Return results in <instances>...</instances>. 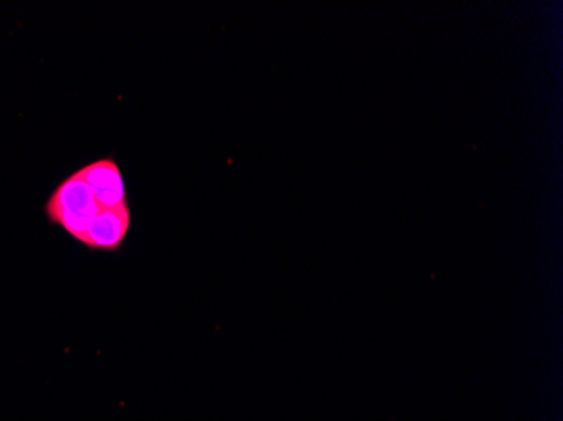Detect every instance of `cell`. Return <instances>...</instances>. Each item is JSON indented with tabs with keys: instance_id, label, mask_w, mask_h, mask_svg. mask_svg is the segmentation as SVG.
I'll return each instance as SVG.
<instances>
[{
	"instance_id": "obj_3",
	"label": "cell",
	"mask_w": 563,
	"mask_h": 421,
	"mask_svg": "<svg viewBox=\"0 0 563 421\" xmlns=\"http://www.w3.org/2000/svg\"><path fill=\"white\" fill-rule=\"evenodd\" d=\"M132 228L131 208L101 209L85 234L84 245L90 252H119Z\"/></svg>"
},
{
	"instance_id": "obj_1",
	"label": "cell",
	"mask_w": 563,
	"mask_h": 421,
	"mask_svg": "<svg viewBox=\"0 0 563 421\" xmlns=\"http://www.w3.org/2000/svg\"><path fill=\"white\" fill-rule=\"evenodd\" d=\"M44 211L51 224L62 228L73 240L81 243L101 208L90 186L75 173L62 180L58 188L51 192Z\"/></svg>"
},
{
	"instance_id": "obj_2",
	"label": "cell",
	"mask_w": 563,
	"mask_h": 421,
	"mask_svg": "<svg viewBox=\"0 0 563 421\" xmlns=\"http://www.w3.org/2000/svg\"><path fill=\"white\" fill-rule=\"evenodd\" d=\"M76 174L90 186L101 209L129 208L122 170L112 157H103V159L87 164L76 170Z\"/></svg>"
}]
</instances>
